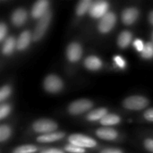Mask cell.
<instances>
[{"instance_id": "484cf974", "label": "cell", "mask_w": 153, "mask_h": 153, "mask_svg": "<svg viewBox=\"0 0 153 153\" xmlns=\"http://www.w3.org/2000/svg\"><path fill=\"white\" fill-rule=\"evenodd\" d=\"M65 151H67L68 152L72 153H84L85 151L83 148H81V147H78V146H75L74 144H70V145H67L65 147Z\"/></svg>"}, {"instance_id": "603a6c76", "label": "cell", "mask_w": 153, "mask_h": 153, "mask_svg": "<svg viewBox=\"0 0 153 153\" xmlns=\"http://www.w3.org/2000/svg\"><path fill=\"white\" fill-rule=\"evenodd\" d=\"M142 56L144 58H152L153 56V43L147 42L142 52Z\"/></svg>"}, {"instance_id": "1f68e13d", "label": "cell", "mask_w": 153, "mask_h": 153, "mask_svg": "<svg viewBox=\"0 0 153 153\" xmlns=\"http://www.w3.org/2000/svg\"><path fill=\"white\" fill-rule=\"evenodd\" d=\"M144 117H145L148 121L153 122V108L148 109V110L144 113Z\"/></svg>"}, {"instance_id": "52a82bcc", "label": "cell", "mask_w": 153, "mask_h": 153, "mask_svg": "<svg viewBox=\"0 0 153 153\" xmlns=\"http://www.w3.org/2000/svg\"><path fill=\"white\" fill-rule=\"evenodd\" d=\"M91 107L92 103L89 100H79L70 104L69 112L73 115H78L89 110Z\"/></svg>"}, {"instance_id": "d590c367", "label": "cell", "mask_w": 153, "mask_h": 153, "mask_svg": "<svg viewBox=\"0 0 153 153\" xmlns=\"http://www.w3.org/2000/svg\"><path fill=\"white\" fill-rule=\"evenodd\" d=\"M152 40H153V32H152Z\"/></svg>"}, {"instance_id": "ba28073f", "label": "cell", "mask_w": 153, "mask_h": 153, "mask_svg": "<svg viewBox=\"0 0 153 153\" xmlns=\"http://www.w3.org/2000/svg\"><path fill=\"white\" fill-rule=\"evenodd\" d=\"M116 15L113 13H108L105 14L101 19L99 23V30L102 33H107L112 30L116 23Z\"/></svg>"}, {"instance_id": "30bf717a", "label": "cell", "mask_w": 153, "mask_h": 153, "mask_svg": "<svg viewBox=\"0 0 153 153\" xmlns=\"http://www.w3.org/2000/svg\"><path fill=\"white\" fill-rule=\"evenodd\" d=\"M67 57L71 62H76L78 61L82 54V47L78 43H71L66 50Z\"/></svg>"}, {"instance_id": "2e32d148", "label": "cell", "mask_w": 153, "mask_h": 153, "mask_svg": "<svg viewBox=\"0 0 153 153\" xmlns=\"http://www.w3.org/2000/svg\"><path fill=\"white\" fill-rule=\"evenodd\" d=\"M84 65H85V66H86L89 70L96 71V70H99V69L101 67L102 63H101L100 59L98 58L97 56H88V57L85 59Z\"/></svg>"}, {"instance_id": "8fae6325", "label": "cell", "mask_w": 153, "mask_h": 153, "mask_svg": "<svg viewBox=\"0 0 153 153\" xmlns=\"http://www.w3.org/2000/svg\"><path fill=\"white\" fill-rule=\"evenodd\" d=\"M138 17V11L135 9V8H133V7H130V8H127L126 9L124 12H123V14H122V21L126 25H129V24H132L134 22V21L137 19Z\"/></svg>"}, {"instance_id": "836d02e7", "label": "cell", "mask_w": 153, "mask_h": 153, "mask_svg": "<svg viewBox=\"0 0 153 153\" xmlns=\"http://www.w3.org/2000/svg\"><path fill=\"white\" fill-rule=\"evenodd\" d=\"M40 153H64L62 151L58 150V149H48L46 151H43L42 152Z\"/></svg>"}, {"instance_id": "e0dca14e", "label": "cell", "mask_w": 153, "mask_h": 153, "mask_svg": "<svg viewBox=\"0 0 153 153\" xmlns=\"http://www.w3.org/2000/svg\"><path fill=\"white\" fill-rule=\"evenodd\" d=\"M106 115H108V111L106 108H98L90 112L87 116V119L90 121L101 120Z\"/></svg>"}, {"instance_id": "d6a6232c", "label": "cell", "mask_w": 153, "mask_h": 153, "mask_svg": "<svg viewBox=\"0 0 153 153\" xmlns=\"http://www.w3.org/2000/svg\"><path fill=\"white\" fill-rule=\"evenodd\" d=\"M100 153H123L120 150H117V149H106V150H103Z\"/></svg>"}, {"instance_id": "cb8c5ba5", "label": "cell", "mask_w": 153, "mask_h": 153, "mask_svg": "<svg viewBox=\"0 0 153 153\" xmlns=\"http://www.w3.org/2000/svg\"><path fill=\"white\" fill-rule=\"evenodd\" d=\"M11 134V130L10 127L7 126H1L0 127V141L1 142H4Z\"/></svg>"}, {"instance_id": "83f0119b", "label": "cell", "mask_w": 153, "mask_h": 153, "mask_svg": "<svg viewBox=\"0 0 153 153\" xmlns=\"http://www.w3.org/2000/svg\"><path fill=\"white\" fill-rule=\"evenodd\" d=\"M134 48H135L138 51L143 52L145 44H144V43L143 42V40H141V39H135L134 42Z\"/></svg>"}, {"instance_id": "4316f807", "label": "cell", "mask_w": 153, "mask_h": 153, "mask_svg": "<svg viewBox=\"0 0 153 153\" xmlns=\"http://www.w3.org/2000/svg\"><path fill=\"white\" fill-rule=\"evenodd\" d=\"M10 112V106L7 104H3L0 107V118H4Z\"/></svg>"}, {"instance_id": "6da1fadb", "label": "cell", "mask_w": 153, "mask_h": 153, "mask_svg": "<svg viewBox=\"0 0 153 153\" xmlns=\"http://www.w3.org/2000/svg\"><path fill=\"white\" fill-rule=\"evenodd\" d=\"M51 17H52V13L51 11H48V13L42 16L38 24L36 25V28L34 30V32H33V35H32V39L34 41H38L45 34V32L47 31L48 30V27L49 25V22H50V20H51Z\"/></svg>"}, {"instance_id": "ac0fdd59", "label": "cell", "mask_w": 153, "mask_h": 153, "mask_svg": "<svg viewBox=\"0 0 153 153\" xmlns=\"http://www.w3.org/2000/svg\"><path fill=\"white\" fill-rule=\"evenodd\" d=\"M16 46L15 39L13 37H9L5 39V41L3 44L2 48V52L4 55H9L13 51L14 47Z\"/></svg>"}, {"instance_id": "9c48e42d", "label": "cell", "mask_w": 153, "mask_h": 153, "mask_svg": "<svg viewBox=\"0 0 153 153\" xmlns=\"http://www.w3.org/2000/svg\"><path fill=\"white\" fill-rule=\"evenodd\" d=\"M48 5H49V3L47 0H39L36 2L31 11L32 17L35 19H40L42 16H44L48 13Z\"/></svg>"}, {"instance_id": "f1b7e54d", "label": "cell", "mask_w": 153, "mask_h": 153, "mask_svg": "<svg viewBox=\"0 0 153 153\" xmlns=\"http://www.w3.org/2000/svg\"><path fill=\"white\" fill-rule=\"evenodd\" d=\"M114 60H115L116 64H117L120 68H124V67L126 66V62H125V60H124L123 57H121V56H117L114 57Z\"/></svg>"}, {"instance_id": "4fadbf2b", "label": "cell", "mask_w": 153, "mask_h": 153, "mask_svg": "<svg viewBox=\"0 0 153 153\" xmlns=\"http://www.w3.org/2000/svg\"><path fill=\"white\" fill-rule=\"evenodd\" d=\"M96 134L100 138L108 140V141L115 140L117 137V131H115L114 129H111V128H100L97 130Z\"/></svg>"}, {"instance_id": "44dd1931", "label": "cell", "mask_w": 153, "mask_h": 153, "mask_svg": "<svg viewBox=\"0 0 153 153\" xmlns=\"http://www.w3.org/2000/svg\"><path fill=\"white\" fill-rule=\"evenodd\" d=\"M92 1L91 0H82L81 1L76 8V13L79 15H82L84 14L88 10H90V8L92 5Z\"/></svg>"}, {"instance_id": "7402d4cb", "label": "cell", "mask_w": 153, "mask_h": 153, "mask_svg": "<svg viewBox=\"0 0 153 153\" xmlns=\"http://www.w3.org/2000/svg\"><path fill=\"white\" fill-rule=\"evenodd\" d=\"M36 151L37 148L33 145H22L14 149L13 153H34Z\"/></svg>"}, {"instance_id": "277c9868", "label": "cell", "mask_w": 153, "mask_h": 153, "mask_svg": "<svg viewBox=\"0 0 153 153\" xmlns=\"http://www.w3.org/2000/svg\"><path fill=\"white\" fill-rule=\"evenodd\" d=\"M56 128H57V125L54 121L48 119H40L33 124V130L35 132L44 133L45 134L52 133Z\"/></svg>"}, {"instance_id": "f546056e", "label": "cell", "mask_w": 153, "mask_h": 153, "mask_svg": "<svg viewBox=\"0 0 153 153\" xmlns=\"http://www.w3.org/2000/svg\"><path fill=\"white\" fill-rule=\"evenodd\" d=\"M6 31H7V28L5 26V24L4 22H2L0 24V40H4V37H5V34H6Z\"/></svg>"}, {"instance_id": "3957f363", "label": "cell", "mask_w": 153, "mask_h": 153, "mask_svg": "<svg viewBox=\"0 0 153 153\" xmlns=\"http://www.w3.org/2000/svg\"><path fill=\"white\" fill-rule=\"evenodd\" d=\"M149 104V101L146 98L141 96H132L125 100L124 106L132 110H141L146 108Z\"/></svg>"}, {"instance_id": "5b68a950", "label": "cell", "mask_w": 153, "mask_h": 153, "mask_svg": "<svg viewBox=\"0 0 153 153\" xmlns=\"http://www.w3.org/2000/svg\"><path fill=\"white\" fill-rule=\"evenodd\" d=\"M44 88L48 92H52V93L57 92L63 88V82L59 77L51 74L46 77L44 81Z\"/></svg>"}, {"instance_id": "9a60e30c", "label": "cell", "mask_w": 153, "mask_h": 153, "mask_svg": "<svg viewBox=\"0 0 153 153\" xmlns=\"http://www.w3.org/2000/svg\"><path fill=\"white\" fill-rule=\"evenodd\" d=\"M30 41V33L28 30L23 31L18 38V40L16 42V48L19 50H23L25 49Z\"/></svg>"}, {"instance_id": "d6986e66", "label": "cell", "mask_w": 153, "mask_h": 153, "mask_svg": "<svg viewBox=\"0 0 153 153\" xmlns=\"http://www.w3.org/2000/svg\"><path fill=\"white\" fill-rule=\"evenodd\" d=\"M131 39H132L131 32L127 30L123 31L118 37V46L122 48H126L131 42Z\"/></svg>"}, {"instance_id": "ffe728a7", "label": "cell", "mask_w": 153, "mask_h": 153, "mask_svg": "<svg viewBox=\"0 0 153 153\" xmlns=\"http://www.w3.org/2000/svg\"><path fill=\"white\" fill-rule=\"evenodd\" d=\"M119 122H120V117L114 114H108L100 120V123L103 126H114L118 124Z\"/></svg>"}, {"instance_id": "e575fe53", "label": "cell", "mask_w": 153, "mask_h": 153, "mask_svg": "<svg viewBox=\"0 0 153 153\" xmlns=\"http://www.w3.org/2000/svg\"><path fill=\"white\" fill-rule=\"evenodd\" d=\"M149 20H150L151 23L153 24V11L152 12H151V13H150V15H149Z\"/></svg>"}, {"instance_id": "7c38bea8", "label": "cell", "mask_w": 153, "mask_h": 153, "mask_svg": "<svg viewBox=\"0 0 153 153\" xmlns=\"http://www.w3.org/2000/svg\"><path fill=\"white\" fill-rule=\"evenodd\" d=\"M27 19V12L24 9H17L13 12L12 15V22L16 26H21L25 22Z\"/></svg>"}, {"instance_id": "4dcf8cb0", "label": "cell", "mask_w": 153, "mask_h": 153, "mask_svg": "<svg viewBox=\"0 0 153 153\" xmlns=\"http://www.w3.org/2000/svg\"><path fill=\"white\" fill-rule=\"evenodd\" d=\"M144 146H145V148L148 151H150L151 152H153V140H152V139H147L144 142Z\"/></svg>"}, {"instance_id": "d4e9b609", "label": "cell", "mask_w": 153, "mask_h": 153, "mask_svg": "<svg viewBox=\"0 0 153 153\" xmlns=\"http://www.w3.org/2000/svg\"><path fill=\"white\" fill-rule=\"evenodd\" d=\"M11 93V89L9 86H4L0 91V101H4Z\"/></svg>"}, {"instance_id": "7a4b0ae2", "label": "cell", "mask_w": 153, "mask_h": 153, "mask_svg": "<svg viewBox=\"0 0 153 153\" xmlns=\"http://www.w3.org/2000/svg\"><path fill=\"white\" fill-rule=\"evenodd\" d=\"M69 143L71 144H74L75 146L81 147V148H93L97 145V143L95 140L83 135V134H72L69 137Z\"/></svg>"}, {"instance_id": "5bb4252c", "label": "cell", "mask_w": 153, "mask_h": 153, "mask_svg": "<svg viewBox=\"0 0 153 153\" xmlns=\"http://www.w3.org/2000/svg\"><path fill=\"white\" fill-rule=\"evenodd\" d=\"M65 136L64 133H49V134H46L43 135H40L37 138V141L39 143H52L57 140L62 139Z\"/></svg>"}, {"instance_id": "8992f818", "label": "cell", "mask_w": 153, "mask_h": 153, "mask_svg": "<svg viewBox=\"0 0 153 153\" xmlns=\"http://www.w3.org/2000/svg\"><path fill=\"white\" fill-rule=\"evenodd\" d=\"M108 9V3L106 1H96L92 4L90 8V14L94 18H102L105 14H107V11Z\"/></svg>"}]
</instances>
